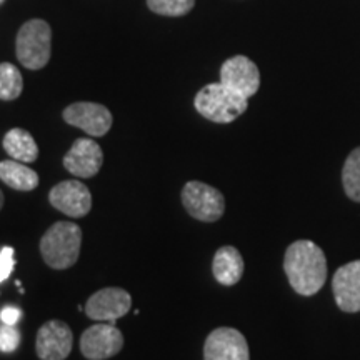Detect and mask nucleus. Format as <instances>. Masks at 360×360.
Wrapping results in <instances>:
<instances>
[{"instance_id":"nucleus-10","label":"nucleus","mask_w":360,"mask_h":360,"mask_svg":"<svg viewBox=\"0 0 360 360\" xmlns=\"http://www.w3.org/2000/svg\"><path fill=\"white\" fill-rule=\"evenodd\" d=\"M220 84L238 96L250 98L257 94L260 87V72L249 57H231L224 62L220 69Z\"/></svg>"},{"instance_id":"nucleus-17","label":"nucleus","mask_w":360,"mask_h":360,"mask_svg":"<svg viewBox=\"0 0 360 360\" xmlns=\"http://www.w3.org/2000/svg\"><path fill=\"white\" fill-rule=\"evenodd\" d=\"M4 150L12 157L13 160L24 162V164H32L39 157V146L32 137V134L24 129L8 130L4 137Z\"/></svg>"},{"instance_id":"nucleus-18","label":"nucleus","mask_w":360,"mask_h":360,"mask_svg":"<svg viewBox=\"0 0 360 360\" xmlns=\"http://www.w3.org/2000/svg\"><path fill=\"white\" fill-rule=\"evenodd\" d=\"M22 90H24V79L20 70L8 62L0 64V101H15L17 97H20Z\"/></svg>"},{"instance_id":"nucleus-16","label":"nucleus","mask_w":360,"mask_h":360,"mask_svg":"<svg viewBox=\"0 0 360 360\" xmlns=\"http://www.w3.org/2000/svg\"><path fill=\"white\" fill-rule=\"evenodd\" d=\"M0 180L13 191L30 192L39 187V174L24 162L2 160L0 162Z\"/></svg>"},{"instance_id":"nucleus-20","label":"nucleus","mask_w":360,"mask_h":360,"mask_svg":"<svg viewBox=\"0 0 360 360\" xmlns=\"http://www.w3.org/2000/svg\"><path fill=\"white\" fill-rule=\"evenodd\" d=\"M147 6L159 15L180 17L192 11L195 0H147Z\"/></svg>"},{"instance_id":"nucleus-15","label":"nucleus","mask_w":360,"mask_h":360,"mask_svg":"<svg viewBox=\"0 0 360 360\" xmlns=\"http://www.w3.org/2000/svg\"><path fill=\"white\" fill-rule=\"evenodd\" d=\"M212 274L215 281L222 285H236L244 276V259L236 247L224 245L215 252L212 262Z\"/></svg>"},{"instance_id":"nucleus-13","label":"nucleus","mask_w":360,"mask_h":360,"mask_svg":"<svg viewBox=\"0 0 360 360\" xmlns=\"http://www.w3.org/2000/svg\"><path fill=\"white\" fill-rule=\"evenodd\" d=\"M64 167L74 177L90 179L101 172L103 164V152L92 139H77L64 157Z\"/></svg>"},{"instance_id":"nucleus-9","label":"nucleus","mask_w":360,"mask_h":360,"mask_svg":"<svg viewBox=\"0 0 360 360\" xmlns=\"http://www.w3.org/2000/svg\"><path fill=\"white\" fill-rule=\"evenodd\" d=\"M64 120L72 127H77L90 137H103L114 122L110 110L105 105L94 102H75L65 107Z\"/></svg>"},{"instance_id":"nucleus-6","label":"nucleus","mask_w":360,"mask_h":360,"mask_svg":"<svg viewBox=\"0 0 360 360\" xmlns=\"http://www.w3.org/2000/svg\"><path fill=\"white\" fill-rule=\"evenodd\" d=\"M80 352L89 360H107L124 347V334L114 323H96L80 337Z\"/></svg>"},{"instance_id":"nucleus-24","label":"nucleus","mask_w":360,"mask_h":360,"mask_svg":"<svg viewBox=\"0 0 360 360\" xmlns=\"http://www.w3.org/2000/svg\"><path fill=\"white\" fill-rule=\"evenodd\" d=\"M2 207H4V192L0 191V210H2Z\"/></svg>"},{"instance_id":"nucleus-1","label":"nucleus","mask_w":360,"mask_h":360,"mask_svg":"<svg viewBox=\"0 0 360 360\" xmlns=\"http://www.w3.org/2000/svg\"><path fill=\"white\" fill-rule=\"evenodd\" d=\"M283 270L297 294H317L327 281V259L323 250L312 240H295L285 250Z\"/></svg>"},{"instance_id":"nucleus-12","label":"nucleus","mask_w":360,"mask_h":360,"mask_svg":"<svg viewBox=\"0 0 360 360\" xmlns=\"http://www.w3.org/2000/svg\"><path fill=\"white\" fill-rule=\"evenodd\" d=\"M74 347L72 328L62 321H49L39 328L35 352L40 360H65Z\"/></svg>"},{"instance_id":"nucleus-4","label":"nucleus","mask_w":360,"mask_h":360,"mask_svg":"<svg viewBox=\"0 0 360 360\" xmlns=\"http://www.w3.org/2000/svg\"><path fill=\"white\" fill-rule=\"evenodd\" d=\"M17 58L25 69L40 70L51 60L52 30L45 20L25 22L17 34Z\"/></svg>"},{"instance_id":"nucleus-7","label":"nucleus","mask_w":360,"mask_h":360,"mask_svg":"<svg viewBox=\"0 0 360 360\" xmlns=\"http://www.w3.org/2000/svg\"><path fill=\"white\" fill-rule=\"evenodd\" d=\"M49 202L67 217L82 219L92 210V193L80 180H62L49 192Z\"/></svg>"},{"instance_id":"nucleus-25","label":"nucleus","mask_w":360,"mask_h":360,"mask_svg":"<svg viewBox=\"0 0 360 360\" xmlns=\"http://www.w3.org/2000/svg\"><path fill=\"white\" fill-rule=\"evenodd\" d=\"M4 2V0H0V4H2Z\"/></svg>"},{"instance_id":"nucleus-2","label":"nucleus","mask_w":360,"mask_h":360,"mask_svg":"<svg viewBox=\"0 0 360 360\" xmlns=\"http://www.w3.org/2000/svg\"><path fill=\"white\" fill-rule=\"evenodd\" d=\"M82 247V229L75 222L58 220L40 238V255L53 270H65L77 264Z\"/></svg>"},{"instance_id":"nucleus-8","label":"nucleus","mask_w":360,"mask_h":360,"mask_svg":"<svg viewBox=\"0 0 360 360\" xmlns=\"http://www.w3.org/2000/svg\"><path fill=\"white\" fill-rule=\"evenodd\" d=\"M132 309V297L122 287H105L89 297L85 314L96 322L114 323Z\"/></svg>"},{"instance_id":"nucleus-14","label":"nucleus","mask_w":360,"mask_h":360,"mask_svg":"<svg viewBox=\"0 0 360 360\" xmlns=\"http://www.w3.org/2000/svg\"><path fill=\"white\" fill-rule=\"evenodd\" d=\"M335 302L344 312H360V260H354L337 270L332 278Z\"/></svg>"},{"instance_id":"nucleus-21","label":"nucleus","mask_w":360,"mask_h":360,"mask_svg":"<svg viewBox=\"0 0 360 360\" xmlns=\"http://www.w3.org/2000/svg\"><path fill=\"white\" fill-rule=\"evenodd\" d=\"M22 340L20 330L15 326L0 323V352L12 354L19 349Z\"/></svg>"},{"instance_id":"nucleus-19","label":"nucleus","mask_w":360,"mask_h":360,"mask_svg":"<svg viewBox=\"0 0 360 360\" xmlns=\"http://www.w3.org/2000/svg\"><path fill=\"white\" fill-rule=\"evenodd\" d=\"M342 184L349 199L360 202V147L354 148L342 169Z\"/></svg>"},{"instance_id":"nucleus-23","label":"nucleus","mask_w":360,"mask_h":360,"mask_svg":"<svg viewBox=\"0 0 360 360\" xmlns=\"http://www.w3.org/2000/svg\"><path fill=\"white\" fill-rule=\"evenodd\" d=\"M22 319V310L15 305H7L0 310V322L8 323V326H17Z\"/></svg>"},{"instance_id":"nucleus-5","label":"nucleus","mask_w":360,"mask_h":360,"mask_svg":"<svg viewBox=\"0 0 360 360\" xmlns=\"http://www.w3.org/2000/svg\"><path fill=\"white\" fill-rule=\"evenodd\" d=\"M184 209L200 222H217L225 212V199L222 192L209 184L191 180L180 193Z\"/></svg>"},{"instance_id":"nucleus-11","label":"nucleus","mask_w":360,"mask_h":360,"mask_svg":"<svg viewBox=\"0 0 360 360\" xmlns=\"http://www.w3.org/2000/svg\"><path fill=\"white\" fill-rule=\"evenodd\" d=\"M204 360H250L249 344L237 328L219 327L207 335Z\"/></svg>"},{"instance_id":"nucleus-22","label":"nucleus","mask_w":360,"mask_h":360,"mask_svg":"<svg viewBox=\"0 0 360 360\" xmlns=\"http://www.w3.org/2000/svg\"><path fill=\"white\" fill-rule=\"evenodd\" d=\"M15 250L13 247H2L0 250V283L11 277L13 267H15Z\"/></svg>"},{"instance_id":"nucleus-3","label":"nucleus","mask_w":360,"mask_h":360,"mask_svg":"<svg viewBox=\"0 0 360 360\" xmlns=\"http://www.w3.org/2000/svg\"><path fill=\"white\" fill-rule=\"evenodd\" d=\"M249 105V98L238 96L224 84H209L193 98V107L202 117L215 124H231Z\"/></svg>"}]
</instances>
